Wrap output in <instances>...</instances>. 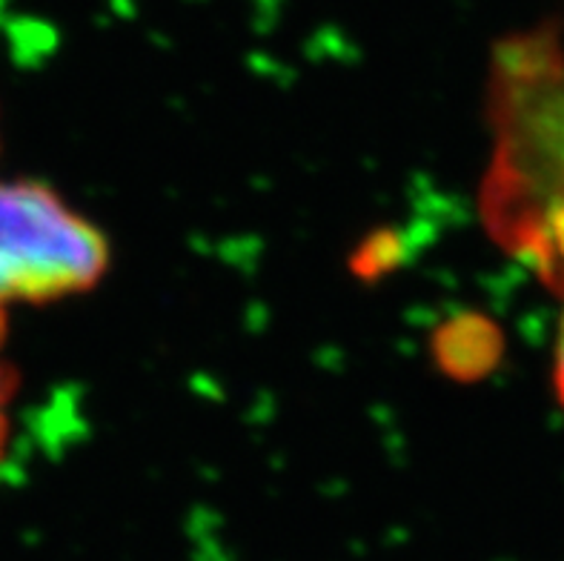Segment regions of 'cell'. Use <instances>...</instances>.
<instances>
[{
    "label": "cell",
    "mask_w": 564,
    "mask_h": 561,
    "mask_svg": "<svg viewBox=\"0 0 564 561\" xmlns=\"http://www.w3.org/2000/svg\"><path fill=\"white\" fill-rule=\"evenodd\" d=\"M553 384H556V396L564 407V319L562 330H558V342H556V364H553Z\"/></svg>",
    "instance_id": "277c9868"
},
{
    "label": "cell",
    "mask_w": 564,
    "mask_h": 561,
    "mask_svg": "<svg viewBox=\"0 0 564 561\" xmlns=\"http://www.w3.org/2000/svg\"><path fill=\"white\" fill-rule=\"evenodd\" d=\"M104 235L55 192L0 181V313L86 292L107 272Z\"/></svg>",
    "instance_id": "7a4b0ae2"
},
{
    "label": "cell",
    "mask_w": 564,
    "mask_h": 561,
    "mask_svg": "<svg viewBox=\"0 0 564 561\" xmlns=\"http://www.w3.org/2000/svg\"><path fill=\"white\" fill-rule=\"evenodd\" d=\"M3 338H7V315L0 313V349H3ZM14 392V376L9 370V364L3 362V353H0V458H3V450H7L9 441V404H12Z\"/></svg>",
    "instance_id": "3957f363"
},
{
    "label": "cell",
    "mask_w": 564,
    "mask_h": 561,
    "mask_svg": "<svg viewBox=\"0 0 564 561\" xmlns=\"http://www.w3.org/2000/svg\"><path fill=\"white\" fill-rule=\"evenodd\" d=\"M505 143L496 175L499 233L564 287V50L539 29L501 50Z\"/></svg>",
    "instance_id": "6da1fadb"
}]
</instances>
